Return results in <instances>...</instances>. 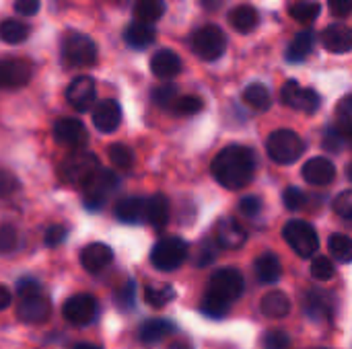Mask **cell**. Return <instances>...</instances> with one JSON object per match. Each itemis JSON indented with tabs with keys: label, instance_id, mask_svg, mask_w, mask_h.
<instances>
[{
	"label": "cell",
	"instance_id": "cell-6",
	"mask_svg": "<svg viewBox=\"0 0 352 349\" xmlns=\"http://www.w3.org/2000/svg\"><path fill=\"white\" fill-rule=\"evenodd\" d=\"M118 187H120L118 175L99 167L95 171V175L82 187L85 189V208L87 210H101L107 204L109 195L118 191Z\"/></svg>",
	"mask_w": 352,
	"mask_h": 349
},
{
	"label": "cell",
	"instance_id": "cell-14",
	"mask_svg": "<svg viewBox=\"0 0 352 349\" xmlns=\"http://www.w3.org/2000/svg\"><path fill=\"white\" fill-rule=\"evenodd\" d=\"M52 313L50 300L41 296V292L37 294H29V296H21L16 315L23 323L27 325H37V323H45L47 317Z\"/></svg>",
	"mask_w": 352,
	"mask_h": 349
},
{
	"label": "cell",
	"instance_id": "cell-58",
	"mask_svg": "<svg viewBox=\"0 0 352 349\" xmlns=\"http://www.w3.org/2000/svg\"><path fill=\"white\" fill-rule=\"evenodd\" d=\"M169 349H192V344L186 341V339H175V341L169 346Z\"/></svg>",
	"mask_w": 352,
	"mask_h": 349
},
{
	"label": "cell",
	"instance_id": "cell-23",
	"mask_svg": "<svg viewBox=\"0 0 352 349\" xmlns=\"http://www.w3.org/2000/svg\"><path fill=\"white\" fill-rule=\"evenodd\" d=\"M116 218L124 224L146 222V200L138 195H128L116 204Z\"/></svg>",
	"mask_w": 352,
	"mask_h": 349
},
{
	"label": "cell",
	"instance_id": "cell-25",
	"mask_svg": "<svg viewBox=\"0 0 352 349\" xmlns=\"http://www.w3.org/2000/svg\"><path fill=\"white\" fill-rule=\"evenodd\" d=\"M254 272L260 284H276L283 276V265L274 253H264L256 259Z\"/></svg>",
	"mask_w": 352,
	"mask_h": 349
},
{
	"label": "cell",
	"instance_id": "cell-9",
	"mask_svg": "<svg viewBox=\"0 0 352 349\" xmlns=\"http://www.w3.org/2000/svg\"><path fill=\"white\" fill-rule=\"evenodd\" d=\"M62 58L68 66H93L97 62V45L89 35L68 33L62 41Z\"/></svg>",
	"mask_w": 352,
	"mask_h": 349
},
{
	"label": "cell",
	"instance_id": "cell-22",
	"mask_svg": "<svg viewBox=\"0 0 352 349\" xmlns=\"http://www.w3.org/2000/svg\"><path fill=\"white\" fill-rule=\"evenodd\" d=\"M303 179L311 185H330L336 177V167L332 165V160L328 158H311L303 165V171H301Z\"/></svg>",
	"mask_w": 352,
	"mask_h": 349
},
{
	"label": "cell",
	"instance_id": "cell-38",
	"mask_svg": "<svg viewBox=\"0 0 352 349\" xmlns=\"http://www.w3.org/2000/svg\"><path fill=\"white\" fill-rule=\"evenodd\" d=\"M109 160L116 169L130 171L134 165V152L126 144H111L109 146Z\"/></svg>",
	"mask_w": 352,
	"mask_h": 349
},
{
	"label": "cell",
	"instance_id": "cell-43",
	"mask_svg": "<svg viewBox=\"0 0 352 349\" xmlns=\"http://www.w3.org/2000/svg\"><path fill=\"white\" fill-rule=\"evenodd\" d=\"M217 253H219V245L214 241L206 239V241H202L198 245V253H196L194 261H196L198 267H206V265H210L217 259Z\"/></svg>",
	"mask_w": 352,
	"mask_h": 349
},
{
	"label": "cell",
	"instance_id": "cell-52",
	"mask_svg": "<svg viewBox=\"0 0 352 349\" xmlns=\"http://www.w3.org/2000/svg\"><path fill=\"white\" fill-rule=\"evenodd\" d=\"M19 189V181L10 171L0 169V197H8Z\"/></svg>",
	"mask_w": 352,
	"mask_h": 349
},
{
	"label": "cell",
	"instance_id": "cell-21",
	"mask_svg": "<svg viewBox=\"0 0 352 349\" xmlns=\"http://www.w3.org/2000/svg\"><path fill=\"white\" fill-rule=\"evenodd\" d=\"M322 45L332 53H346L352 47V31L342 23L328 25L322 31Z\"/></svg>",
	"mask_w": 352,
	"mask_h": 349
},
{
	"label": "cell",
	"instance_id": "cell-24",
	"mask_svg": "<svg viewBox=\"0 0 352 349\" xmlns=\"http://www.w3.org/2000/svg\"><path fill=\"white\" fill-rule=\"evenodd\" d=\"M175 329L177 327L173 325V321H167V319H148L138 329V339L144 346H155V344H161L171 333H175Z\"/></svg>",
	"mask_w": 352,
	"mask_h": 349
},
{
	"label": "cell",
	"instance_id": "cell-3",
	"mask_svg": "<svg viewBox=\"0 0 352 349\" xmlns=\"http://www.w3.org/2000/svg\"><path fill=\"white\" fill-rule=\"evenodd\" d=\"M99 158L93 154V152H87V150H74L60 167V175L62 179L72 185V187H85L87 181L95 175V171L99 169Z\"/></svg>",
	"mask_w": 352,
	"mask_h": 349
},
{
	"label": "cell",
	"instance_id": "cell-55",
	"mask_svg": "<svg viewBox=\"0 0 352 349\" xmlns=\"http://www.w3.org/2000/svg\"><path fill=\"white\" fill-rule=\"evenodd\" d=\"M328 6H330V12L334 16H349L352 10V0H328Z\"/></svg>",
	"mask_w": 352,
	"mask_h": 349
},
{
	"label": "cell",
	"instance_id": "cell-30",
	"mask_svg": "<svg viewBox=\"0 0 352 349\" xmlns=\"http://www.w3.org/2000/svg\"><path fill=\"white\" fill-rule=\"evenodd\" d=\"M314 45H316V37L311 31H301L295 35V39L291 41L289 49H287V60L293 62V64H299L303 60L309 58V53L314 51Z\"/></svg>",
	"mask_w": 352,
	"mask_h": 349
},
{
	"label": "cell",
	"instance_id": "cell-51",
	"mask_svg": "<svg viewBox=\"0 0 352 349\" xmlns=\"http://www.w3.org/2000/svg\"><path fill=\"white\" fill-rule=\"evenodd\" d=\"M66 234H68L66 226H62V224H52V226L45 230L43 241H45V245H47V247H58V245H62V243H64Z\"/></svg>",
	"mask_w": 352,
	"mask_h": 349
},
{
	"label": "cell",
	"instance_id": "cell-39",
	"mask_svg": "<svg viewBox=\"0 0 352 349\" xmlns=\"http://www.w3.org/2000/svg\"><path fill=\"white\" fill-rule=\"evenodd\" d=\"M336 130L351 138L352 134V97H344L336 107Z\"/></svg>",
	"mask_w": 352,
	"mask_h": 349
},
{
	"label": "cell",
	"instance_id": "cell-28",
	"mask_svg": "<svg viewBox=\"0 0 352 349\" xmlns=\"http://www.w3.org/2000/svg\"><path fill=\"white\" fill-rule=\"evenodd\" d=\"M146 222L155 228H163L169 222V202L163 193L146 197Z\"/></svg>",
	"mask_w": 352,
	"mask_h": 349
},
{
	"label": "cell",
	"instance_id": "cell-2",
	"mask_svg": "<svg viewBox=\"0 0 352 349\" xmlns=\"http://www.w3.org/2000/svg\"><path fill=\"white\" fill-rule=\"evenodd\" d=\"M303 150H305V142L293 130H276L266 140V152L278 165L297 163Z\"/></svg>",
	"mask_w": 352,
	"mask_h": 349
},
{
	"label": "cell",
	"instance_id": "cell-59",
	"mask_svg": "<svg viewBox=\"0 0 352 349\" xmlns=\"http://www.w3.org/2000/svg\"><path fill=\"white\" fill-rule=\"evenodd\" d=\"M74 349H101V348H97V346H91V344H78V346H74Z\"/></svg>",
	"mask_w": 352,
	"mask_h": 349
},
{
	"label": "cell",
	"instance_id": "cell-49",
	"mask_svg": "<svg viewBox=\"0 0 352 349\" xmlns=\"http://www.w3.org/2000/svg\"><path fill=\"white\" fill-rule=\"evenodd\" d=\"M262 200L258 195H248L239 202V212L248 218H258L262 214Z\"/></svg>",
	"mask_w": 352,
	"mask_h": 349
},
{
	"label": "cell",
	"instance_id": "cell-42",
	"mask_svg": "<svg viewBox=\"0 0 352 349\" xmlns=\"http://www.w3.org/2000/svg\"><path fill=\"white\" fill-rule=\"evenodd\" d=\"M334 263H332V259H328V257H316L314 261H311V276L318 280V282H328V280H332L334 278Z\"/></svg>",
	"mask_w": 352,
	"mask_h": 349
},
{
	"label": "cell",
	"instance_id": "cell-46",
	"mask_svg": "<svg viewBox=\"0 0 352 349\" xmlns=\"http://www.w3.org/2000/svg\"><path fill=\"white\" fill-rule=\"evenodd\" d=\"M291 348V339L285 331H268L262 337V349H289Z\"/></svg>",
	"mask_w": 352,
	"mask_h": 349
},
{
	"label": "cell",
	"instance_id": "cell-41",
	"mask_svg": "<svg viewBox=\"0 0 352 349\" xmlns=\"http://www.w3.org/2000/svg\"><path fill=\"white\" fill-rule=\"evenodd\" d=\"M175 97H177V86L175 84H161V86H157L153 93H151V99H153V103L157 105V107H161V109H169L171 107V103L175 101Z\"/></svg>",
	"mask_w": 352,
	"mask_h": 349
},
{
	"label": "cell",
	"instance_id": "cell-1",
	"mask_svg": "<svg viewBox=\"0 0 352 349\" xmlns=\"http://www.w3.org/2000/svg\"><path fill=\"white\" fill-rule=\"evenodd\" d=\"M212 177L227 189L245 187L256 173V156L245 146H227L212 160Z\"/></svg>",
	"mask_w": 352,
	"mask_h": 349
},
{
	"label": "cell",
	"instance_id": "cell-8",
	"mask_svg": "<svg viewBox=\"0 0 352 349\" xmlns=\"http://www.w3.org/2000/svg\"><path fill=\"white\" fill-rule=\"evenodd\" d=\"M192 49L198 58L206 60V62H214L219 60L225 49H227V35L223 33L221 27L217 25H206L200 27L194 35H192Z\"/></svg>",
	"mask_w": 352,
	"mask_h": 349
},
{
	"label": "cell",
	"instance_id": "cell-17",
	"mask_svg": "<svg viewBox=\"0 0 352 349\" xmlns=\"http://www.w3.org/2000/svg\"><path fill=\"white\" fill-rule=\"evenodd\" d=\"M31 80V66L23 60H0V88H21Z\"/></svg>",
	"mask_w": 352,
	"mask_h": 349
},
{
	"label": "cell",
	"instance_id": "cell-54",
	"mask_svg": "<svg viewBox=\"0 0 352 349\" xmlns=\"http://www.w3.org/2000/svg\"><path fill=\"white\" fill-rule=\"evenodd\" d=\"M16 292H19V296H29V294L41 292V286H39V282L33 280V278H23V280H19V284H16Z\"/></svg>",
	"mask_w": 352,
	"mask_h": 349
},
{
	"label": "cell",
	"instance_id": "cell-47",
	"mask_svg": "<svg viewBox=\"0 0 352 349\" xmlns=\"http://www.w3.org/2000/svg\"><path fill=\"white\" fill-rule=\"evenodd\" d=\"M346 144H349V138H346L344 134H340L338 130H326L324 148H326L328 152H342Z\"/></svg>",
	"mask_w": 352,
	"mask_h": 349
},
{
	"label": "cell",
	"instance_id": "cell-31",
	"mask_svg": "<svg viewBox=\"0 0 352 349\" xmlns=\"http://www.w3.org/2000/svg\"><path fill=\"white\" fill-rule=\"evenodd\" d=\"M132 12L136 21L153 25L165 14V2L163 0H136Z\"/></svg>",
	"mask_w": 352,
	"mask_h": 349
},
{
	"label": "cell",
	"instance_id": "cell-40",
	"mask_svg": "<svg viewBox=\"0 0 352 349\" xmlns=\"http://www.w3.org/2000/svg\"><path fill=\"white\" fill-rule=\"evenodd\" d=\"M113 300H116V306H118L120 311L130 313V311L134 309V304H136V284H134L132 280H128V282L116 292Z\"/></svg>",
	"mask_w": 352,
	"mask_h": 349
},
{
	"label": "cell",
	"instance_id": "cell-56",
	"mask_svg": "<svg viewBox=\"0 0 352 349\" xmlns=\"http://www.w3.org/2000/svg\"><path fill=\"white\" fill-rule=\"evenodd\" d=\"M198 2L204 10H219L225 4V0H198Z\"/></svg>",
	"mask_w": 352,
	"mask_h": 349
},
{
	"label": "cell",
	"instance_id": "cell-18",
	"mask_svg": "<svg viewBox=\"0 0 352 349\" xmlns=\"http://www.w3.org/2000/svg\"><path fill=\"white\" fill-rule=\"evenodd\" d=\"M245 241H248V232L235 218H223L217 224V245L221 249L233 251V249L243 247Z\"/></svg>",
	"mask_w": 352,
	"mask_h": 349
},
{
	"label": "cell",
	"instance_id": "cell-20",
	"mask_svg": "<svg viewBox=\"0 0 352 349\" xmlns=\"http://www.w3.org/2000/svg\"><path fill=\"white\" fill-rule=\"evenodd\" d=\"M151 72L161 80H173L182 72V58L171 49H159L151 58Z\"/></svg>",
	"mask_w": 352,
	"mask_h": 349
},
{
	"label": "cell",
	"instance_id": "cell-36",
	"mask_svg": "<svg viewBox=\"0 0 352 349\" xmlns=\"http://www.w3.org/2000/svg\"><path fill=\"white\" fill-rule=\"evenodd\" d=\"M328 249L332 257L340 263H351L352 259V241L346 234H332L328 241Z\"/></svg>",
	"mask_w": 352,
	"mask_h": 349
},
{
	"label": "cell",
	"instance_id": "cell-13",
	"mask_svg": "<svg viewBox=\"0 0 352 349\" xmlns=\"http://www.w3.org/2000/svg\"><path fill=\"white\" fill-rule=\"evenodd\" d=\"M95 97H97V88L91 76H76L66 88V101L80 113L93 107Z\"/></svg>",
	"mask_w": 352,
	"mask_h": 349
},
{
	"label": "cell",
	"instance_id": "cell-45",
	"mask_svg": "<svg viewBox=\"0 0 352 349\" xmlns=\"http://www.w3.org/2000/svg\"><path fill=\"white\" fill-rule=\"evenodd\" d=\"M19 247V232L14 226H0V253H12Z\"/></svg>",
	"mask_w": 352,
	"mask_h": 349
},
{
	"label": "cell",
	"instance_id": "cell-29",
	"mask_svg": "<svg viewBox=\"0 0 352 349\" xmlns=\"http://www.w3.org/2000/svg\"><path fill=\"white\" fill-rule=\"evenodd\" d=\"M229 23H231V27H233L235 31H239V33H252V31L258 27L260 16H258V10H256L254 6L241 4V6H237V8L231 10Z\"/></svg>",
	"mask_w": 352,
	"mask_h": 349
},
{
	"label": "cell",
	"instance_id": "cell-53",
	"mask_svg": "<svg viewBox=\"0 0 352 349\" xmlns=\"http://www.w3.org/2000/svg\"><path fill=\"white\" fill-rule=\"evenodd\" d=\"M39 8H41L39 0H14V10L21 16H33L39 12Z\"/></svg>",
	"mask_w": 352,
	"mask_h": 349
},
{
	"label": "cell",
	"instance_id": "cell-7",
	"mask_svg": "<svg viewBox=\"0 0 352 349\" xmlns=\"http://www.w3.org/2000/svg\"><path fill=\"white\" fill-rule=\"evenodd\" d=\"M283 237L291 245V249L303 259L314 257L320 249V237H318L316 228L305 220L287 222V226L283 228Z\"/></svg>",
	"mask_w": 352,
	"mask_h": 349
},
{
	"label": "cell",
	"instance_id": "cell-10",
	"mask_svg": "<svg viewBox=\"0 0 352 349\" xmlns=\"http://www.w3.org/2000/svg\"><path fill=\"white\" fill-rule=\"evenodd\" d=\"M280 99L285 105L303 111V113H316L322 107V97L314 91V88H301L297 80H287L283 91H280Z\"/></svg>",
	"mask_w": 352,
	"mask_h": 349
},
{
	"label": "cell",
	"instance_id": "cell-26",
	"mask_svg": "<svg viewBox=\"0 0 352 349\" xmlns=\"http://www.w3.org/2000/svg\"><path fill=\"white\" fill-rule=\"evenodd\" d=\"M124 39H126V43H128L130 47H134V49H144V47H148V45L155 43L157 31H155L153 25L136 21V23H132V25L126 27Z\"/></svg>",
	"mask_w": 352,
	"mask_h": 349
},
{
	"label": "cell",
	"instance_id": "cell-57",
	"mask_svg": "<svg viewBox=\"0 0 352 349\" xmlns=\"http://www.w3.org/2000/svg\"><path fill=\"white\" fill-rule=\"evenodd\" d=\"M10 304V292L6 286H0V311H4Z\"/></svg>",
	"mask_w": 352,
	"mask_h": 349
},
{
	"label": "cell",
	"instance_id": "cell-37",
	"mask_svg": "<svg viewBox=\"0 0 352 349\" xmlns=\"http://www.w3.org/2000/svg\"><path fill=\"white\" fill-rule=\"evenodd\" d=\"M204 107V101L196 95H186V97H175V101L171 103V111L177 115H196L200 113Z\"/></svg>",
	"mask_w": 352,
	"mask_h": 349
},
{
	"label": "cell",
	"instance_id": "cell-34",
	"mask_svg": "<svg viewBox=\"0 0 352 349\" xmlns=\"http://www.w3.org/2000/svg\"><path fill=\"white\" fill-rule=\"evenodd\" d=\"M173 298H175V288L169 284H155L144 288V300L153 309H163Z\"/></svg>",
	"mask_w": 352,
	"mask_h": 349
},
{
	"label": "cell",
	"instance_id": "cell-4",
	"mask_svg": "<svg viewBox=\"0 0 352 349\" xmlns=\"http://www.w3.org/2000/svg\"><path fill=\"white\" fill-rule=\"evenodd\" d=\"M243 288H245V282H243L241 272L235 267H225L210 276L206 294L231 306L243 294Z\"/></svg>",
	"mask_w": 352,
	"mask_h": 349
},
{
	"label": "cell",
	"instance_id": "cell-27",
	"mask_svg": "<svg viewBox=\"0 0 352 349\" xmlns=\"http://www.w3.org/2000/svg\"><path fill=\"white\" fill-rule=\"evenodd\" d=\"M262 315L268 319H285L291 313V300L285 292L272 290L262 298Z\"/></svg>",
	"mask_w": 352,
	"mask_h": 349
},
{
	"label": "cell",
	"instance_id": "cell-32",
	"mask_svg": "<svg viewBox=\"0 0 352 349\" xmlns=\"http://www.w3.org/2000/svg\"><path fill=\"white\" fill-rule=\"evenodd\" d=\"M243 101L245 105H250L254 111H268L270 105H272V97H270V91L260 84V82H254L250 84L245 91H243Z\"/></svg>",
	"mask_w": 352,
	"mask_h": 349
},
{
	"label": "cell",
	"instance_id": "cell-50",
	"mask_svg": "<svg viewBox=\"0 0 352 349\" xmlns=\"http://www.w3.org/2000/svg\"><path fill=\"white\" fill-rule=\"evenodd\" d=\"M334 212L344 218V220H351L352 218V191L346 189L342 191L336 200H334Z\"/></svg>",
	"mask_w": 352,
	"mask_h": 349
},
{
	"label": "cell",
	"instance_id": "cell-15",
	"mask_svg": "<svg viewBox=\"0 0 352 349\" xmlns=\"http://www.w3.org/2000/svg\"><path fill=\"white\" fill-rule=\"evenodd\" d=\"M334 296L326 290H309L305 294V300H303V309H305V315L311 319V321H330L332 315H334Z\"/></svg>",
	"mask_w": 352,
	"mask_h": 349
},
{
	"label": "cell",
	"instance_id": "cell-33",
	"mask_svg": "<svg viewBox=\"0 0 352 349\" xmlns=\"http://www.w3.org/2000/svg\"><path fill=\"white\" fill-rule=\"evenodd\" d=\"M31 33V27L16 19H6L0 23V39L4 43H23Z\"/></svg>",
	"mask_w": 352,
	"mask_h": 349
},
{
	"label": "cell",
	"instance_id": "cell-16",
	"mask_svg": "<svg viewBox=\"0 0 352 349\" xmlns=\"http://www.w3.org/2000/svg\"><path fill=\"white\" fill-rule=\"evenodd\" d=\"M93 123L99 132L111 134L120 128L122 123V107L116 99H105L99 101L93 109Z\"/></svg>",
	"mask_w": 352,
	"mask_h": 349
},
{
	"label": "cell",
	"instance_id": "cell-19",
	"mask_svg": "<svg viewBox=\"0 0 352 349\" xmlns=\"http://www.w3.org/2000/svg\"><path fill=\"white\" fill-rule=\"evenodd\" d=\"M111 261H113V251L103 243H91L80 251V265L89 274L103 272Z\"/></svg>",
	"mask_w": 352,
	"mask_h": 349
},
{
	"label": "cell",
	"instance_id": "cell-11",
	"mask_svg": "<svg viewBox=\"0 0 352 349\" xmlns=\"http://www.w3.org/2000/svg\"><path fill=\"white\" fill-rule=\"evenodd\" d=\"M97 311H99L97 300L91 294H74L72 298L64 302L62 315L70 325L85 327L97 319Z\"/></svg>",
	"mask_w": 352,
	"mask_h": 349
},
{
	"label": "cell",
	"instance_id": "cell-44",
	"mask_svg": "<svg viewBox=\"0 0 352 349\" xmlns=\"http://www.w3.org/2000/svg\"><path fill=\"white\" fill-rule=\"evenodd\" d=\"M229 309H231L229 304H225V302H221V300H217V298H212L208 294H204V298H202V313L206 317H210V319H223V317H227Z\"/></svg>",
	"mask_w": 352,
	"mask_h": 349
},
{
	"label": "cell",
	"instance_id": "cell-48",
	"mask_svg": "<svg viewBox=\"0 0 352 349\" xmlns=\"http://www.w3.org/2000/svg\"><path fill=\"white\" fill-rule=\"evenodd\" d=\"M283 202L291 212H297L305 206V193L299 187H287L283 193Z\"/></svg>",
	"mask_w": 352,
	"mask_h": 349
},
{
	"label": "cell",
	"instance_id": "cell-35",
	"mask_svg": "<svg viewBox=\"0 0 352 349\" xmlns=\"http://www.w3.org/2000/svg\"><path fill=\"white\" fill-rule=\"evenodd\" d=\"M320 4L318 2H314V0H299V2H295L293 6H291V16L297 21V23H303V25H307V23H314L318 16H320Z\"/></svg>",
	"mask_w": 352,
	"mask_h": 349
},
{
	"label": "cell",
	"instance_id": "cell-12",
	"mask_svg": "<svg viewBox=\"0 0 352 349\" xmlns=\"http://www.w3.org/2000/svg\"><path fill=\"white\" fill-rule=\"evenodd\" d=\"M54 138L58 144L66 146V148H82L89 140L87 128L80 119L76 117H62L54 123Z\"/></svg>",
	"mask_w": 352,
	"mask_h": 349
},
{
	"label": "cell",
	"instance_id": "cell-5",
	"mask_svg": "<svg viewBox=\"0 0 352 349\" xmlns=\"http://www.w3.org/2000/svg\"><path fill=\"white\" fill-rule=\"evenodd\" d=\"M190 247L184 239L179 237H169L159 241L153 251H151V263L159 269V272H173L177 267L184 265V261L188 259Z\"/></svg>",
	"mask_w": 352,
	"mask_h": 349
}]
</instances>
